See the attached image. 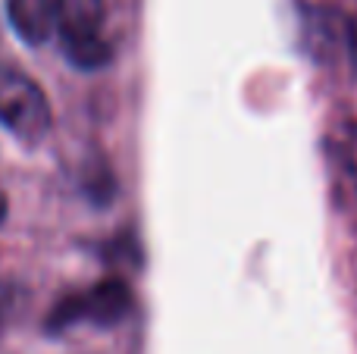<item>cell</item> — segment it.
<instances>
[{"label": "cell", "mask_w": 357, "mask_h": 354, "mask_svg": "<svg viewBox=\"0 0 357 354\" xmlns=\"http://www.w3.org/2000/svg\"><path fill=\"white\" fill-rule=\"evenodd\" d=\"M60 47L79 69H100L113 60L107 38V0H60Z\"/></svg>", "instance_id": "3"}, {"label": "cell", "mask_w": 357, "mask_h": 354, "mask_svg": "<svg viewBox=\"0 0 357 354\" xmlns=\"http://www.w3.org/2000/svg\"><path fill=\"white\" fill-rule=\"evenodd\" d=\"M0 125L25 148H38L54 129L47 94L22 69L0 63Z\"/></svg>", "instance_id": "1"}, {"label": "cell", "mask_w": 357, "mask_h": 354, "mask_svg": "<svg viewBox=\"0 0 357 354\" xmlns=\"http://www.w3.org/2000/svg\"><path fill=\"white\" fill-rule=\"evenodd\" d=\"M132 288L123 279H104L98 286H88L82 292L63 295L47 314V332L60 336L75 326H94V330H110L119 326L132 314Z\"/></svg>", "instance_id": "2"}, {"label": "cell", "mask_w": 357, "mask_h": 354, "mask_svg": "<svg viewBox=\"0 0 357 354\" xmlns=\"http://www.w3.org/2000/svg\"><path fill=\"white\" fill-rule=\"evenodd\" d=\"M6 220V194H3V188H0V223Z\"/></svg>", "instance_id": "6"}, {"label": "cell", "mask_w": 357, "mask_h": 354, "mask_svg": "<svg viewBox=\"0 0 357 354\" xmlns=\"http://www.w3.org/2000/svg\"><path fill=\"white\" fill-rule=\"evenodd\" d=\"M13 31L31 47H41L60 29V0H6Z\"/></svg>", "instance_id": "5"}, {"label": "cell", "mask_w": 357, "mask_h": 354, "mask_svg": "<svg viewBox=\"0 0 357 354\" xmlns=\"http://www.w3.org/2000/svg\"><path fill=\"white\" fill-rule=\"evenodd\" d=\"M301 35L307 54L320 63H329L351 47V19L326 6H301Z\"/></svg>", "instance_id": "4"}]
</instances>
